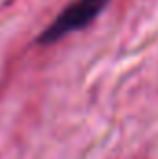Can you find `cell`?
I'll return each instance as SVG.
<instances>
[{
    "label": "cell",
    "mask_w": 158,
    "mask_h": 159,
    "mask_svg": "<svg viewBox=\"0 0 158 159\" xmlns=\"http://www.w3.org/2000/svg\"><path fill=\"white\" fill-rule=\"evenodd\" d=\"M110 0H77V2H73L37 37V43L39 44H52L62 37L69 35L71 32H77L80 28L87 26L104 9V6Z\"/></svg>",
    "instance_id": "obj_1"
}]
</instances>
